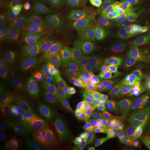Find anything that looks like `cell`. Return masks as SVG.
I'll return each mask as SVG.
<instances>
[{
	"label": "cell",
	"mask_w": 150,
	"mask_h": 150,
	"mask_svg": "<svg viewBox=\"0 0 150 150\" xmlns=\"http://www.w3.org/2000/svg\"><path fill=\"white\" fill-rule=\"evenodd\" d=\"M85 139H86L90 150H105L98 138L96 125L87 131Z\"/></svg>",
	"instance_id": "cell-24"
},
{
	"label": "cell",
	"mask_w": 150,
	"mask_h": 150,
	"mask_svg": "<svg viewBox=\"0 0 150 150\" xmlns=\"http://www.w3.org/2000/svg\"><path fill=\"white\" fill-rule=\"evenodd\" d=\"M13 131L8 117L1 116L0 118V136Z\"/></svg>",
	"instance_id": "cell-29"
},
{
	"label": "cell",
	"mask_w": 150,
	"mask_h": 150,
	"mask_svg": "<svg viewBox=\"0 0 150 150\" xmlns=\"http://www.w3.org/2000/svg\"><path fill=\"white\" fill-rule=\"evenodd\" d=\"M62 12L59 7L56 5L51 6L47 11L48 18L52 21H56L61 16Z\"/></svg>",
	"instance_id": "cell-30"
},
{
	"label": "cell",
	"mask_w": 150,
	"mask_h": 150,
	"mask_svg": "<svg viewBox=\"0 0 150 150\" xmlns=\"http://www.w3.org/2000/svg\"><path fill=\"white\" fill-rule=\"evenodd\" d=\"M90 43L92 51L97 57L119 59L131 47V40L127 30L121 25L98 28L91 33Z\"/></svg>",
	"instance_id": "cell-1"
},
{
	"label": "cell",
	"mask_w": 150,
	"mask_h": 150,
	"mask_svg": "<svg viewBox=\"0 0 150 150\" xmlns=\"http://www.w3.org/2000/svg\"><path fill=\"white\" fill-rule=\"evenodd\" d=\"M38 116L37 106L26 100H17L9 107L8 118L15 131H23L28 129Z\"/></svg>",
	"instance_id": "cell-7"
},
{
	"label": "cell",
	"mask_w": 150,
	"mask_h": 150,
	"mask_svg": "<svg viewBox=\"0 0 150 150\" xmlns=\"http://www.w3.org/2000/svg\"><path fill=\"white\" fill-rule=\"evenodd\" d=\"M65 18L70 26L77 28L98 29L107 27L111 24L106 18L97 16L78 2L66 3Z\"/></svg>",
	"instance_id": "cell-5"
},
{
	"label": "cell",
	"mask_w": 150,
	"mask_h": 150,
	"mask_svg": "<svg viewBox=\"0 0 150 150\" xmlns=\"http://www.w3.org/2000/svg\"><path fill=\"white\" fill-rule=\"evenodd\" d=\"M110 83L108 81L101 76L92 77L86 82L81 105L83 107H89L96 101Z\"/></svg>",
	"instance_id": "cell-12"
},
{
	"label": "cell",
	"mask_w": 150,
	"mask_h": 150,
	"mask_svg": "<svg viewBox=\"0 0 150 150\" xmlns=\"http://www.w3.org/2000/svg\"><path fill=\"white\" fill-rule=\"evenodd\" d=\"M65 150H91L86 139H81L68 145Z\"/></svg>",
	"instance_id": "cell-28"
},
{
	"label": "cell",
	"mask_w": 150,
	"mask_h": 150,
	"mask_svg": "<svg viewBox=\"0 0 150 150\" xmlns=\"http://www.w3.org/2000/svg\"><path fill=\"white\" fill-rule=\"evenodd\" d=\"M135 36L139 41L146 43L150 42V19H144L137 26Z\"/></svg>",
	"instance_id": "cell-23"
},
{
	"label": "cell",
	"mask_w": 150,
	"mask_h": 150,
	"mask_svg": "<svg viewBox=\"0 0 150 150\" xmlns=\"http://www.w3.org/2000/svg\"><path fill=\"white\" fill-rule=\"evenodd\" d=\"M125 132L130 138L136 137L150 141V125L139 120L125 122Z\"/></svg>",
	"instance_id": "cell-18"
},
{
	"label": "cell",
	"mask_w": 150,
	"mask_h": 150,
	"mask_svg": "<svg viewBox=\"0 0 150 150\" xmlns=\"http://www.w3.org/2000/svg\"><path fill=\"white\" fill-rule=\"evenodd\" d=\"M59 42L63 46L70 48L86 49L88 46L83 35L77 27L72 26L66 27L61 32Z\"/></svg>",
	"instance_id": "cell-15"
},
{
	"label": "cell",
	"mask_w": 150,
	"mask_h": 150,
	"mask_svg": "<svg viewBox=\"0 0 150 150\" xmlns=\"http://www.w3.org/2000/svg\"><path fill=\"white\" fill-rule=\"evenodd\" d=\"M141 107L140 121L150 125V92L147 95L137 98Z\"/></svg>",
	"instance_id": "cell-25"
},
{
	"label": "cell",
	"mask_w": 150,
	"mask_h": 150,
	"mask_svg": "<svg viewBox=\"0 0 150 150\" xmlns=\"http://www.w3.org/2000/svg\"><path fill=\"white\" fill-rule=\"evenodd\" d=\"M97 121L114 136L120 134L125 127L123 113L119 103L108 108L98 117Z\"/></svg>",
	"instance_id": "cell-11"
},
{
	"label": "cell",
	"mask_w": 150,
	"mask_h": 150,
	"mask_svg": "<svg viewBox=\"0 0 150 150\" xmlns=\"http://www.w3.org/2000/svg\"><path fill=\"white\" fill-rule=\"evenodd\" d=\"M131 4L137 13L150 15V0H131Z\"/></svg>",
	"instance_id": "cell-26"
},
{
	"label": "cell",
	"mask_w": 150,
	"mask_h": 150,
	"mask_svg": "<svg viewBox=\"0 0 150 150\" xmlns=\"http://www.w3.org/2000/svg\"><path fill=\"white\" fill-rule=\"evenodd\" d=\"M125 122L141 118V107L138 99L132 94H126L119 103Z\"/></svg>",
	"instance_id": "cell-17"
},
{
	"label": "cell",
	"mask_w": 150,
	"mask_h": 150,
	"mask_svg": "<svg viewBox=\"0 0 150 150\" xmlns=\"http://www.w3.org/2000/svg\"><path fill=\"white\" fill-rule=\"evenodd\" d=\"M15 45L14 28L10 26H4L0 31V51L5 52Z\"/></svg>",
	"instance_id": "cell-21"
},
{
	"label": "cell",
	"mask_w": 150,
	"mask_h": 150,
	"mask_svg": "<svg viewBox=\"0 0 150 150\" xmlns=\"http://www.w3.org/2000/svg\"><path fill=\"white\" fill-rule=\"evenodd\" d=\"M142 51L146 56L150 58V42L144 43L142 45Z\"/></svg>",
	"instance_id": "cell-32"
},
{
	"label": "cell",
	"mask_w": 150,
	"mask_h": 150,
	"mask_svg": "<svg viewBox=\"0 0 150 150\" xmlns=\"http://www.w3.org/2000/svg\"><path fill=\"white\" fill-rule=\"evenodd\" d=\"M26 56L20 48L12 52H3L0 56V82L3 84L11 78L18 62Z\"/></svg>",
	"instance_id": "cell-14"
},
{
	"label": "cell",
	"mask_w": 150,
	"mask_h": 150,
	"mask_svg": "<svg viewBox=\"0 0 150 150\" xmlns=\"http://www.w3.org/2000/svg\"><path fill=\"white\" fill-rule=\"evenodd\" d=\"M60 35L53 29H45L38 33L27 43L21 46L26 56L42 54L50 51L59 41Z\"/></svg>",
	"instance_id": "cell-10"
},
{
	"label": "cell",
	"mask_w": 150,
	"mask_h": 150,
	"mask_svg": "<svg viewBox=\"0 0 150 150\" xmlns=\"http://www.w3.org/2000/svg\"><path fill=\"white\" fill-rule=\"evenodd\" d=\"M148 90H149V92H150V83H149V85L148 86Z\"/></svg>",
	"instance_id": "cell-33"
},
{
	"label": "cell",
	"mask_w": 150,
	"mask_h": 150,
	"mask_svg": "<svg viewBox=\"0 0 150 150\" xmlns=\"http://www.w3.org/2000/svg\"><path fill=\"white\" fill-rule=\"evenodd\" d=\"M96 126L98 138L105 150H114L119 148L118 141L115 136L111 134L99 123L96 125Z\"/></svg>",
	"instance_id": "cell-20"
},
{
	"label": "cell",
	"mask_w": 150,
	"mask_h": 150,
	"mask_svg": "<svg viewBox=\"0 0 150 150\" xmlns=\"http://www.w3.org/2000/svg\"><path fill=\"white\" fill-rule=\"evenodd\" d=\"M126 94V88L122 84L110 83L96 101L87 107L84 117L86 120L96 121L108 108L119 103Z\"/></svg>",
	"instance_id": "cell-6"
},
{
	"label": "cell",
	"mask_w": 150,
	"mask_h": 150,
	"mask_svg": "<svg viewBox=\"0 0 150 150\" xmlns=\"http://www.w3.org/2000/svg\"><path fill=\"white\" fill-rule=\"evenodd\" d=\"M81 123L79 117L72 113L51 114L42 121L41 138L46 143L64 139L77 131Z\"/></svg>",
	"instance_id": "cell-3"
},
{
	"label": "cell",
	"mask_w": 150,
	"mask_h": 150,
	"mask_svg": "<svg viewBox=\"0 0 150 150\" xmlns=\"http://www.w3.org/2000/svg\"><path fill=\"white\" fill-rule=\"evenodd\" d=\"M103 16L115 18L129 10L128 0H89Z\"/></svg>",
	"instance_id": "cell-13"
},
{
	"label": "cell",
	"mask_w": 150,
	"mask_h": 150,
	"mask_svg": "<svg viewBox=\"0 0 150 150\" xmlns=\"http://www.w3.org/2000/svg\"><path fill=\"white\" fill-rule=\"evenodd\" d=\"M129 145L134 150H150V141L139 138H130Z\"/></svg>",
	"instance_id": "cell-27"
},
{
	"label": "cell",
	"mask_w": 150,
	"mask_h": 150,
	"mask_svg": "<svg viewBox=\"0 0 150 150\" xmlns=\"http://www.w3.org/2000/svg\"><path fill=\"white\" fill-rule=\"evenodd\" d=\"M14 31L15 45L21 46L27 43L35 35V31L28 27L23 20L15 21Z\"/></svg>",
	"instance_id": "cell-19"
},
{
	"label": "cell",
	"mask_w": 150,
	"mask_h": 150,
	"mask_svg": "<svg viewBox=\"0 0 150 150\" xmlns=\"http://www.w3.org/2000/svg\"><path fill=\"white\" fill-rule=\"evenodd\" d=\"M37 10L46 11L43 3L40 0H20L13 7L11 16L15 21L23 20L29 13Z\"/></svg>",
	"instance_id": "cell-16"
},
{
	"label": "cell",
	"mask_w": 150,
	"mask_h": 150,
	"mask_svg": "<svg viewBox=\"0 0 150 150\" xmlns=\"http://www.w3.org/2000/svg\"><path fill=\"white\" fill-rule=\"evenodd\" d=\"M23 21L26 24L28 27L30 28L33 31H36L38 29L41 24V22H42L30 18L27 16H26L23 18Z\"/></svg>",
	"instance_id": "cell-31"
},
{
	"label": "cell",
	"mask_w": 150,
	"mask_h": 150,
	"mask_svg": "<svg viewBox=\"0 0 150 150\" xmlns=\"http://www.w3.org/2000/svg\"><path fill=\"white\" fill-rule=\"evenodd\" d=\"M85 83V82L80 80L69 86L51 89L45 99V112L54 114L75 111L81 105Z\"/></svg>",
	"instance_id": "cell-2"
},
{
	"label": "cell",
	"mask_w": 150,
	"mask_h": 150,
	"mask_svg": "<svg viewBox=\"0 0 150 150\" xmlns=\"http://www.w3.org/2000/svg\"><path fill=\"white\" fill-rule=\"evenodd\" d=\"M114 150H120V147H119V148H117V149H116Z\"/></svg>",
	"instance_id": "cell-34"
},
{
	"label": "cell",
	"mask_w": 150,
	"mask_h": 150,
	"mask_svg": "<svg viewBox=\"0 0 150 150\" xmlns=\"http://www.w3.org/2000/svg\"><path fill=\"white\" fill-rule=\"evenodd\" d=\"M52 64L64 66L90 65L92 61L91 54L85 49L62 47L54 50L51 54Z\"/></svg>",
	"instance_id": "cell-9"
},
{
	"label": "cell",
	"mask_w": 150,
	"mask_h": 150,
	"mask_svg": "<svg viewBox=\"0 0 150 150\" xmlns=\"http://www.w3.org/2000/svg\"><path fill=\"white\" fill-rule=\"evenodd\" d=\"M90 69V65L64 66L47 63L43 67V79L51 89L61 88L81 80Z\"/></svg>",
	"instance_id": "cell-4"
},
{
	"label": "cell",
	"mask_w": 150,
	"mask_h": 150,
	"mask_svg": "<svg viewBox=\"0 0 150 150\" xmlns=\"http://www.w3.org/2000/svg\"><path fill=\"white\" fill-rule=\"evenodd\" d=\"M42 61V54L22 57L16 64L10 79L13 81L20 83L33 84L38 79Z\"/></svg>",
	"instance_id": "cell-8"
},
{
	"label": "cell",
	"mask_w": 150,
	"mask_h": 150,
	"mask_svg": "<svg viewBox=\"0 0 150 150\" xmlns=\"http://www.w3.org/2000/svg\"><path fill=\"white\" fill-rule=\"evenodd\" d=\"M0 150H21L13 131L0 136Z\"/></svg>",
	"instance_id": "cell-22"
}]
</instances>
